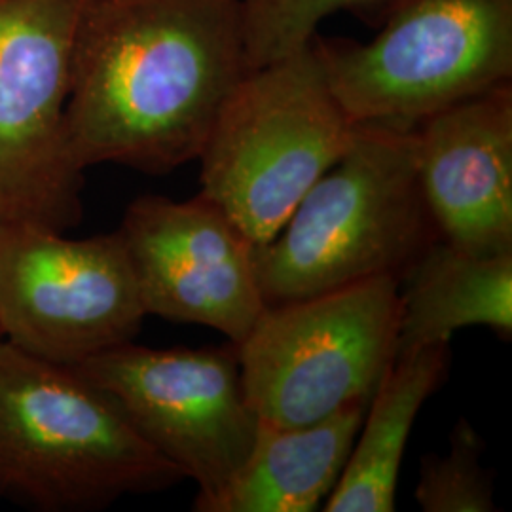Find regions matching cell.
Masks as SVG:
<instances>
[{
  "label": "cell",
  "instance_id": "obj_11",
  "mask_svg": "<svg viewBox=\"0 0 512 512\" xmlns=\"http://www.w3.org/2000/svg\"><path fill=\"white\" fill-rule=\"evenodd\" d=\"M414 135L440 239L482 255L512 251V82L440 110Z\"/></svg>",
  "mask_w": 512,
  "mask_h": 512
},
{
  "label": "cell",
  "instance_id": "obj_1",
  "mask_svg": "<svg viewBox=\"0 0 512 512\" xmlns=\"http://www.w3.org/2000/svg\"><path fill=\"white\" fill-rule=\"evenodd\" d=\"M247 71L238 0H92L65 110L74 164L164 175L198 160Z\"/></svg>",
  "mask_w": 512,
  "mask_h": 512
},
{
  "label": "cell",
  "instance_id": "obj_10",
  "mask_svg": "<svg viewBox=\"0 0 512 512\" xmlns=\"http://www.w3.org/2000/svg\"><path fill=\"white\" fill-rule=\"evenodd\" d=\"M118 232L147 315L219 330L236 346L266 310L255 245L203 194L141 196Z\"/></svg>",
  "mask_w": 512,
  "mask_h": 512
},
{
  "label": "cell",
  "instance_id": "obj_5",
  "mask_svg": "<svg viewBox=\"0 0 512 512\" xmlns=\"http://www.w3.org/2000/svg\"><path fill=\"white\" fill-rule=\"evenodd\" d=\"M380 19L368 42H311L355 124L414 129L512 82V0H384Z\"/></svg>",
  "mask_w": 512,
  "mask_h": 512
},
{
  "label": "cell",
  "instance_id": "obj_12",
  "mask_svg": "<svg viewBox=\"0 0 512 512\" xmlns=\"http://www.w3.org/2000/svg\"><path fill=\"white\" fill-rule=\"evenodd\" d=\"M366 406L351 404L306 425L260 421L238 475L203 512H313L325 505L346 469Z\"/></svg>",
  "mask_w": 512,
  "mask_h": 512
},
{
  "label": "cell",
  "instance_id": "obj_16",
  "mask_svg": "<svg viewBox=\"0 0 512 512\" xmlns=\"http://www.w3.org/2000/svg\"><path fill=\"white\" fill-rule=\"evenodd\" d=\"M486 442L467 420L456 423L450 452L421 459L416 501L425 512L495 511L494 482L482 465Z\"/></svg>",
  "mask_w": 512,
  "mask_h": 512
},
{
  "label": "cell",
  "instance_id": "obj_8",
  "mask_svg": "<svg viewBox=\"0 0 512 512\" xmlns=\"http://www.w3.org/2000/svg\"><path fill=\"white\" fill-rule=\"evenodd\" d=\"M147 311L120 232L69 239L31 222L0 224V336L76 366L133 342Z\"/></svg>",
  "mask_w": 512,
  "mask_h": 512
},
{
  "label": "cell",
  "instance_id": "obj_6",
  "mask_svg": "<svg viewBox=\"0 0 512 512\" xmlns=\"http://www.w3.org/2000/svg\"><path fill=\"white\" fill-rule=\"evenodd\" d=\"M399 319L395 275L266 306L234 346L258 420L306 425L368 404L395 361Z\"/></svg>",
  "mask_w": 512,
  "mask_h": 512
},
{
  "label": "cell",
  "instance_id": "obj_9",
  "mask_svg": "<svg viewBox=\"0 0 512 512\" xmlns=\"http://www.w3.org/2000/svg\"><path fill=\"white\" fill-rule=\"evenodd\" d=\"M109 393L135 431L198 486L203 512L238 475L260 420L228 348L150 349L133 342L74 366Z\"/></svg>",
  "mask_w": 512,
  "mask_h": 512
},
{
  "label": "cell",
  "instance_id": "obj_7",
  "mask_svg": "<svg viewBox=\"0 0 512 512\" xmlns=\"http://www.w3.org/2000/svg\"><path fill=\"white\" fill-rule=\"evenodd\" d=\"M90 2L0 0V224L63 232L82 219L65 110Z\"/></svg>",
  "mask_w": 512,
  "mask_h": 512
},
{
  "label": "cell",
  "instance_id": "obj_15",
  "mask_svg": "<svg viewBox=\"0 0 512 512\" xmlns=\"http://www.w3.org/2000/svg\"><path fill=\"white\" fill-rule=\"evenodd\" d=\"M247 69L310 48L325 19L338 12L380 16L384 0H238Z\"/></svg>",
  "mask_w": 512,
  "mask_h": 512
},
{
  "label": "cell",
  "instance_id": "obj_3",
  "mask_svg": "<svg viewBox=\"0 0 512 512\" xmlns=\"http://www.w3.org/2000/svg\"><path fill=\"white\" fill-rule=\"evenodd\" d=\"M437 239L416 167L414 129L359 124L348 152L289 220L255 247L266 306L380 275L401 277Z\"/></svg>",
  "mask_w": 512,
  "mask_h": 512
},
{
  "label": "cell",
  "instance_id": "obj_13",
  "mask_svg": "<svg viewBox=\"0 0 512 512\" xmlns=\"http://www.w3.org/2000/svg\"><path fill=\"white\" fill-rule=\"evenodd\" d=\"M486 327L512 338V251L482 255L437 239L401 277L395 359Z\"/></svg>",
  "mask_w": 512,
  "mask_h": 512
},
{
  "label": "cell",
  "instance_id": "obj_14",
  "mask_svg": "<svg viewBox=\"0 0 512 512\" xmlns=\"http://www.w3.org/2000/svg\"><path fill=\"white\" fill-rule=\"evenodd\" d=\"M450 344L399 357L366 406L346 469L325 501V512H393L404 448L421 406L444 384Z\"/></svg>",
  "mask_w": 512,
  "mask_h": 512
},
{
  "label": "cell",
  "instance_id": "obj_2",
  "mask_svg": "<svg viewBox=\"0 0 512 512\" xmlns=\"http://www.w3.org/2000/svg\"><path fill=\"white\" fill-rule=\"evenodd\" d=\"M183 480L78 368L0 338L2 497L38 511H97Z\"/></svg>",
  "mask_w": 512,
  "mask_h": 512
},
{
  "label": "cell",
  "instance_id": "obj_4",
  "mask_svg": "<svg viewBox=\"0 0 512 512\" xmlns=\"http://www.w3.org/2000/svg\"><path fill=\"white\" fill-rule=\"evenodd\" d=\"M355 124L310 48L243 74L200 154L202 192L255 247L351 147Z\"/></svg>",
  "mask_w": 512,
  "mask_h": 512
}]
</instances>
